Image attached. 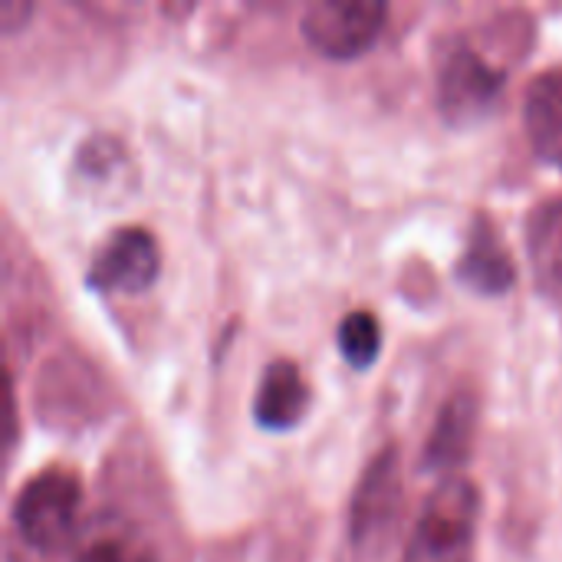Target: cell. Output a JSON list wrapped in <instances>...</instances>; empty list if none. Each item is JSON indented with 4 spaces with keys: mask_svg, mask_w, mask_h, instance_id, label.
I'll use <instances>...</instances> for the list:
<instances>
[{
    "mask_svg": "<svg viewBox=\"0 0 562 562\" xmlns=\"http://www.w3.org/2000/svg\"><path fill=\"white\" fill-rule=\"evenodd\" d=\"M477 514V487L468 477H445L431 491L402 562H474Z\"/></svg>",
    "mask_w": 562,
    "mask_h": 562,
    "instance_id": "1",
    "label": "cell"
},
{
    "mask_svg": "<svg viewBox=\"0 0 562 562\" xmlns=\"http://www.w3.org/2000/svg\"><path fill=\"white\" fill-rule=\"evenodd\" d=\"M82 487L66 468H46L26 481L13 504V524L26 547L36 553H59L76 533Z\"/></svg>",
    "mask_w": 562,
    "mask_h": 562,
    "instance_id": "2",
    "label": "cell"
},
{
    "mask_svg": "<svg viewBox=\"0 0 562 562\" xmlns=\"http://www.w3.org/2000/svg\"><path fill=\"white\" fill-rule=\"evenodd\" d=\"M435 69H438V105L458 125L477 122L504 89V69L491 66L461 36H451L438 49Z\"/></svg>",
    "mask_w": 562,
    "mask_h": 562,
    "instance_id": "3",
    "label": "cell"
},
{
    "mask_svg": "<svg viewBox=\"0 0 562 562\" xmlns=\"http://www.w3.org/2000/svg\"><path fill=\"white\" fill-rule=\"evenodd\" d=\"M385 16L389 7L379 0H349V3L326 0L306 7L300 20V33L316 53L329 59H352L362 56L379 40Z\"/></svg>",
    "mask_w": 562,
    "mask_h": 562,
    "instance_id": "4",
    "label": "cell"
},
{
    "mask_svg": "<svg viewBox=\"0 0 562 562\" xmlns=\"http://www.w3.org/2000/svg\"><path fill=\"white\" fill-rule=\"evenodd\" d=\"M158 244L145 227H115L92 254L86 283L99 293H142L158 280Z\"/></svg>",
    "mask_w": 562,
    "mask_h": 562,
    "instance_id": "5",
    "label": "cell"
},
{
    "mask_svg": "<svg viewBox=\"0 0 562 562\" xmlns=\"http://www.w3.org/2000/svg\"><path fill=\"white\" fill-rule=\"evenodd\" d=\"M402 504V474H398V451L385 448L382 454H375V461L369 464L356 501H352V540L356 543H372L379 540Z\"/></svg>",
    "mask_w": 562,
    "mask_h": 562,
    "instance_id": "6",
    "label": "cell"
},
{
    "mask_svg": "<svg viewBox=\"0 0 562 562\" xmlns=\"http://www.w3.org/2000/svg\"><path fill=\"white\" fill-rule=\"evenodd\" d=\"M310 385L296 362L277 359L263 369L254 395V422L267 431H290L310 412Z\"/></svg>",
    "mask_w": 562,
    "mask_h": 562,
    "instance_id": "7",
    "label": "cell"
},
{
    "mask_svg": "<svg viewBox=\"0 0 562 562\" xmlns=\"http://www.w3.org/2000/svg\"><path fill=\"white\" fill-rule=\"evenodd\" d=\"M458 280L474 290V293H507L517 280V267L510 250L504 247V240L497 237V231L491 227L487 217H477L471 227V237L464 244V254L458 260Z\"/></svg>",
    "mask_w": 562,
    "mask_h": 562,
    "instance_id": "8",
    "label": "cell"
},
{
    "mask_svg": "<svg viewBox=\"0 0 562 562\" xmlns=\"http://www.w3.org/2000/svg\"><path fill=\"white\" fill-rule=\"evenodd\" d=\"M474 422H477V405L471 395H454L441 405L435 431L425 448V468L428 471H454L458 464L468 461L471 441H474Z\"/></svg>",
    "mask_w": 562,
    "mask_h": 562,
    "instance_id": "9",
    "label": "cell"
},
{
    "mask_svg": "<svg viewBox=\"0 0 562 562\" xmlns=\"http://www.w3.org/2000/svg\"><path fill=\"white\" fill-rule=\"evenodd\" d=\"M527 132L533 148L562 168V69L543 72L527 92Z\"/></svg>",
    "mask_w": 562,
    "mask_h": 562,
    "instance_id": "10",
    "label": "cell"
},
{
    "mask_svg": "<svg viewBox=\"0 0 562 562\" xmlns=\"http://www.w3.org/2000/svg\"><path fill=\"white\" fill-rule=\"evenodd\" d=\"M527 244L540 290L562 303V198L537 207L527 227Z\"/></svg>",
    "mask_w": 562,
    "mask_h": 562,
    "instance_id": "11",
    "label": "cell"
},
{
    "mask_svg": "<svg viewBox=\"0 0 562 562\" xmlns=\"http://www.w3.org/2000/svg\"><path fill=\"white\" fill-rule=\"evenodd\" d=\"M72 562H158L132 527H95Z\"/></svg>",
    "mask_w": 562,
    "mask_h": 562,
    "instance_id": "12",
    "label": "cell"
},
{
    "mask_svg": "<svg viewBox=\"0 0 562 562\" xmlns=\"http://www.w3.org/2000/svg\"><path fill=\"white\" fill-rule=\"evenodd\" d=\"M339 352L352 369H369L375 366L379 352H382V326L372 313L366 310H352L349 316H342L339 323Z\"/></svg>",
    "mask_w": 562,
    "mask_h": 562,
    "instance_id": "13",
    "label": "cell"
}]
</instances>
